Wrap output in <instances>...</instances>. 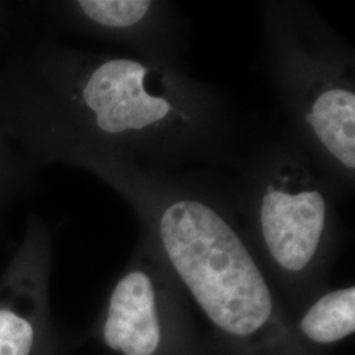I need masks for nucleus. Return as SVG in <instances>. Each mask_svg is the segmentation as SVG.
Here are the masks:
<instances>
[{"label":"nucleus","mask_w":355,"mask_h":355,"mask_svg":"<svg viewBox=\"0 0 355 355\" xmlns=\"http://www.w3.org/2000/svg\"><path fill=\"white\" fill-rule=\"evenodd\" d=\"M159 236L179 278L220 329L245 337L271 316L266 280L241 239L209 205L196 199L168 204Z\"/></svg>","instance_id":"nucleus-1"},{"label":"nucleus","mask_w":355,"mask_h":355,"mask_svg":"<svg viewBox=\"0 0 355 355\" xmlns=\"http://www.w3.org/2000/svg\"><path fill=\"white\" fill-rule=\"evenodd\" d=\"M49 229L31 214L0 274V355H49Z\"/></svg>","instance_id":"nucleus-2"},{"label":"nucleus","mask_w":355,"mask_h":355,"mask_svg":"<svg viewBox=\"0 0 355 355\" xmlns=\"http://www.w3.org/2000/svg\"><path fill=\"white\" fill-rule=\"evenodd\" d=\"M328 220V202L321 191L291 175L270 182L259 202V223L267 249L288 271L312 261Z\"/></svg>","instance_id":"nucleus-3"},{"label":"nucleus","mask_w":355,"mask_h":355,"mask_svg":"<svg viewBox=\"0 0 355 355\" xmlns=\"http://www.w3.org/2000/svg\"><path fill=\"white\" fill-rule=\"evenodd\" d=\"M103 340L110 349L124 355H152L157 350L161 329L155 291L146 272L129 271L114 286L103 325Z\"/></svg>","instance_id":"nucleus-4"},{"label":"nucleus","mask_w":355,"mask_h":355,"mask_svg":"<svg viewBox=\"0 0 355 355\" xmlns=\"http://www.w3.org/2000/svg\"><path fill=\"white\" fill-rule=\"evenodd\" d=\"M305 124L321 149L343 170L355 168V94L347 85L325 83L313 89Z\"/></svg>","instance_id":"nucleus-5"},{"label":"nucleus","mask_w":355,"mask_h":355,"mask_svg":"<svg viewBox=\"0 0 355 355\" xmlns=\"http://www.w3.org/2000/svg\"><path fill=\"white\" fill-rule=\"evenodd\" d=\"M42 6L61 23L114 40L132 37L146 24L154 7L149 0H78Z\"/></svg>","instance_id":"nucleus-6"},{"label":"nucleus","mask_w":355,"mask_h":355,"mask_svg":"<svg viewBox=\"0 0 355 355\" xmlns=\"http://www.w3.org/2000/svg\"><path fill=\"white\" fill-rule=\"evenodd\" d=\"M305 336L318 343H337L354 333L355 288L336 290L322 296L300 322Z\"/></svg>","instance_id":"nucleus-7"},{"label":"nucleus","mask_w":355,"mask_h":355,"mask_svg":"<svg viewBox=\"0 0 355 355\" xmlns=\"http://www.w3.org/2000/svg\"><path fill=\"white\" fill-rule=\"evenodd\" d=\"M38 167L0 127V227L17 204L38 189Z\"/></svg>","instance_id":"nucleus-8"}]
</instances>
